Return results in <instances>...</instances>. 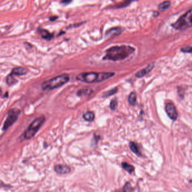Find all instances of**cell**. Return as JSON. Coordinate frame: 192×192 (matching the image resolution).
Returning a JSON list of instances; mask_svg holds the SVG:
<instances>
[{"mask_svg": "<svg viewBox=\"0 0 192 192\" xmlns=\"http://www.w3.org/2000/svg\"><path fill=\"white\" fill-rule=\"evenodd\" d=\"M135 50V49L130 46H114L105 51V55L103 60L114 62L122 60L129 57Z\"/></svg>", "mask_w": 192, "mask_h": 192, "instance_id": "1", "label": "cell"}, {"mask_svg": "<svg viewBox=\"0 0 192 192\" xmlns=\"http://www.w3.org/2000/svg\"><path fill=\"white\" fill-rule=\"evenodd\" d=\"M114 75V72H83L78 74L76 76V79L88 83H98L109 79Z\"/></svg>", "mask_w": 192, "mask_h": 192, "instance_id": "2", "label": "cell"}, {"mask_svg": "<svg viewBox=\"0 0 192 192\" xmlns=\"http://www.w3.org/2000/svg\"><path fill=\"white\" fill-rule=\"evenodd\" d=\"M70 77L67 73L62 74L51 79L45 81L41 84L43 90H51L62 87L69 82Z\"/></svg>", "mask_w": 192, "mask_h": 192, "instance_id": "3", "label": "cell"}, {"mask_svg": "<svg viewBox=\"0 0 192 192\" xmlns=\"http://www.w3.org/2000/svg\"><path fill=\"white\" fill-rule=\"evenodd\" d=\"M45 121V117L44 116L38 117L32 122L31 124L29 125L28 127L24 131L23 134L24 138L26 140H29L33 138L37 134L38 130Z\"/></svg>", "mask_w": 192, "mask_h": 192, "instance_id": "4", "label": "cell"}, {"mask_svg": "<svg viewBox=\"0 0 192 192\" xmlns=\"http://www.w3.org/2000/svg\"><path fill=\"white\" fill-rule=\"evenodd\" d=\"M172 27L177 30H184L192 27V9L189 10L172 24Z\"/></svg>", "mask_w": 192, "mask_h": 192, "instance_id": "5", "label": "cell"}, {"mask_svg": "<svg viewBox=\"0 0 192 192\" xmlns=\"http://www.w3.org/2000/svg\"><path fill=\"white\" fill-rule=\"evenodd\" d=\"M20 110L17 108H13L8 111V117L3 124V130L6 131L9 127L17 121L18 116L20 114Z\"/></svg>", "mask_w": 192, "mask_h": 192, "instance_id": "6", "label": "cell"}, {"mask_svg": "<svg viewBox=\"0 0 192 192\" xmlns=\"http://www.w3.org/2000/svg\"><path fill=\"white\" fill-rule=\"evenodd\" d=\"M165 110H166L167 114L170 119L173 121L176 120L178 116V112H177L175 105L174 104L172 103L169 102L167 103L166 107H165Z\"/></svg>", "mask_w": 192, "mask_h": 192, "instance_id": "7", "label": "cell"}, {"mask_svg": "<svg viewBox=\"0 0 192 192\" xmlns=\"http://www.w3.org/2000/svg\"><path fill=\"white\" fill-rule=\"evenodd\" d=\"M55 172L60 175H65L71 172V168L66 164H57L54 167Z\"/></svg>", "mask_w": 192, "mask_h": 192, "instance_id": "8", "label": "cell"}, {"mask_svg": "<svg viewBox=\"0 0 192 192\" xmlns=\"http://www.w3.org/2000/svg\"><path fill=\"white\" fill-rule=\"evenodd\" d=\"M37 32L40 33L42 38L45 39V40L50 41L54 38V33H50V32L48 30H46L45 29L39 28L37 29Z\"/></svg>", "mask_w": 192, "mask_h": 192, "instance_id": "9", "label": "cell"}, {"mask_svg": "<svg viewBox=\"0 0 192 192\" xmlns=\"http://www.w3.org/2000/svg\"><path fill=\"white\" fill-rule=\"evenodd\" d=\"M124 31V28L121 27H113L108 29L106 32V36L109 37H115L121 34Z\"/></svg>", "mask_w": 192, "mask_h": 192, "instance_id": "10", "label": "cell"}, {"mask_svg": "<svg viewBox=\"0 0 192 192\" xmlns=\"http://www.w3.org/2000/svg\"><path fill=\"white\" fill-rule=\"evenodd\" d=\"M28 73V70L26 68L24 67H17V68H13L12 69L11 74L13 76H24L26 74Z\"/></svg>", "mask_w": 192, "mask_h": 192, "instance_id": "11", "label": "cell"}, {"mask_svg": "<svg viewBox=\"0 0 192 192\" xmlns=\"http://www.w3.org/2000/svg\"><path fill=\"white\" fill-rule=\"evenodd\" d=\"M154 67V64H150L148 65L146 68L143 69H141V71H139L135 74V76L138 78H141L145 76L147 73H148L150 71H152L153 68Z\"/></svg>", "mask_w": 192, "mask_h": 192, "instance_id": "12", "label": "cell"}, {"mask_svg": "<svg viewBox=\"0 0 192 192\" xmlns=\"http://www.w3.org/2000/svg\"><path fill=\"white\" fill-rule=\"evenodd\" d=\"M129 147H130V149L132 150L133 153H134L135 154L138 155L139 157H140L142 155L141 152L140 151V149L139 147L138 144H136L134 141H130L129 143Z\"/></svg>", "mask_w": 192, "mask_h": 192, "instance_id": "13", "label": "cell"}, {"mask_svg": "<svg viewBox=\"0 0 192 192\" xmlns=\"http://www.w3.org/2000/svg\"><path fill=\"white\" fill-rule=\"evenodd\" d=\"M93 93V90L90 88H83L78 91L77 95L78 96H90Z\"/></svg>", "mask_w": 192, "mask_h": 192, "instance_id": "14", "label": "cell"}, {"mask_svg": "<svg viewBox=\"0 0 192 192\" xmlns=\"http://www.w3.org/2000/svg\"><path fill=\"white\" fill-rule=\"evenodd\" d=\"M82 117L86 121L93 122L95 119V114L92 111H88L83 114Z\"/></svg>", "mask_w": 192, "mask_h": 192, "instance_id": "15", "label": "cell"}, {"mask_svg": "<svg viewBox=\"0 0 192 192\" xmlns=\"http://www.w3.org/2000/svg\"><path fill=\"white\" fill-rule=\"evenodd\" d=\"M6 82L8 86H12L13 85H15L17 83L18 80L15 78L14 76H13V74L10 73L6 77Z\"/></svg>", "mask_w": 192, "mask_h": 192, "instance_id": "16", "label": "cell"}, {"mask_svg": "<svg viewBox=\"0 0 192 192\" xmlns=\"http://www.w3.org/2000/svg\"><path fill=\"white\" fill-rule=\"evenodd\" d=\"M121 166L123 169L126 170L130 174H131L134 171V167L133 166V165L128 164L127 162H122L121 164Z\"/></svg>", "mask_w": 192, "mask_h": 192, "instance_id": "17", "label": "cell"}, {"mask_svg": "<svg viewBox=\"0 0 192 192\" xmlns=\"http://www.w3.org/2000/svg\"><path fill=\"white\" fill-rule=\"evenodd\" d=\"M128 101L131 105H135L136 103V95L135 92H132L130 93L128 98Z\"/></svg>", "mask_w": 192, "mask_h": 192, "instance_id": "18", "label": "cell"}, {"mask_svg": "<svg viewBox=\"0 0 192 192\" xmlns=\"http://www.w3.org/2000/svg\"><path fill=\"white\" fill-rule=\"evenodd\" d=\"M119 192H134V189L130 182H127L124 184L122 189Z\"/></svg>", "mask_w": 192, "mask_h": 192, "instance_id": "19", "label": "cell"}, {"mask_svg": "<svg viewBox=\"0 0 192 192\" xmlns=\"http://www.w3.org/2000/svg\"><path fill=\"white\" fill-rule=\"evenodd\" d=\"M170 6V2L169 1H164L162 3H160L158 6V9L160 12H164L168 9Z\"/></svg>", "mask_w": 192, "mask_h": 192, "instance_id": "20", "label": "cell"}, {"mask_svg": "<svg viewBox=\"0 0 192 192\" xmlns=\"http://www.w3.org/2000/svg\"><path fill=\"white\" fill-rule=\"evenodd\" d=\"M117 91H118V88H113L111 89L110 90L107 91H106V92L104 93L103 95V97H104V98H108V97H109V96H112V95H113V94L116 93L117 92Z\"/></svg>", "mask_w": 192, "mask_h": 192, "instance_id": "21", "label": "cell"}, {"mask_svg": "<svg viewBox=\"0 0 192 192\" xmlns=\"http://www.w3.org/2000/svg\"><path fill=\"white\" fill-rule=\"evenodd\" d=\"M131 3V1H124V2H122L121 3H118V4H116V5L112 7L113 8H124V7H126L128 6L130 3Z\"/></svg>", "mask_w": 192, "mask_h": 192, "instance_id": "22", "label": "cell"}, {"mask_svg": "<svg viewBox=\"0 0 192 192\" xmlns=\"http://www.w3.org/2000/svg\"><path fill=\"white\" fill-rule=\"evenodd\" d=\"M118 105V100L116 98L113 99V100H111L110 103V109L112 110H114L116 109V108Z\"/></svg>", "mask_w": 192, "mask_h": 192, "instance_id": "23", "label": "cell"}, {"mask_svg": "<svg viewBox=\"0 0 192 192\" xmlns=\"http://www.w3.org/2000/svg\"><path fill=\"white\" fill-rule=\"evenodd\" d=\"M181 51L184 53H190L192 54V47L191 46H185L184 48H183L181 49Z\"/></svg>", "mask_w": 192, "mask_h": 192, "instance_id": "24", "label": "cell"}, {"mask_svg": "<svg viewBox=\"0 0 192 192\" xmlns=\"http://www.w3.org/2000/svg\"><path fill=\"white\" fill-rule=\"evenodd\" d=\"M58 18V17L57 16H53V17H50L49 18V19H50V20H51V22H54V20H57Z\"/></svg>", "mask_w": 192, "mask_h": 192, "instance_id": "25", "label": "cell"}, {"mask_svg": "<svg viewBox=\"0 0 192 192\" xmlns=\"http://www.w3.org/2000/svg\"><path fill=\"white\" fill-rule=\"evenodd\" d=\"M71 2H72L71 1H61V3H63L64 5H67V4L71 3Z\"/></svg>", "mask_w": 192, "mask_h": 192, "instance_id": "26", "label": "cell"}, {"mask_svg": "<svg viewBox=\"0 0 192 192\" xmlns=\"http://www.w3.org/2000/svg\"><path fill=\"white\" fill-rule=\"evenodd\" d=\"M189 182H190V183H192V180H189Z\"/></svg>", "mask_w": 192, "mask_h": 192, "instance_id": "27", "label": "cell"}]
</instances>
